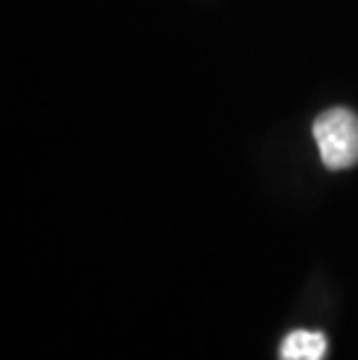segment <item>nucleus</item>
<instances>
[{
  "mask_svg": "<svg viewBox=\"0 0 358 360\" xmlns=\"http://www.w3.org/2000/svg\"><path fill=\"white\" fill-rule=\"evenodd\" d=\"M328 337L319 330H293L279 344V360H326Z\"/></svg>",
  "mask_w": 358,
  "mask_h": 360,
  "instance_id": "nucleus-2",
  "label": "nucleus"
},
{
  "mask_svg": "<svg viewBox=\"0 0 358 360\" xmlns=\"http://www.w3.org/2000/svg\"><path fill=\"white\" fill-rule=\"evenodd\" d=\"M312 135L319 156L328 170H347L358 163V114L347 107H333L319 114Z\"/></svg>",
  "mask_w": 358,
  "mask_h": 360,
  "instance_id": "nucleus-1",
  "label": "nucleus"
}]
</instances>
